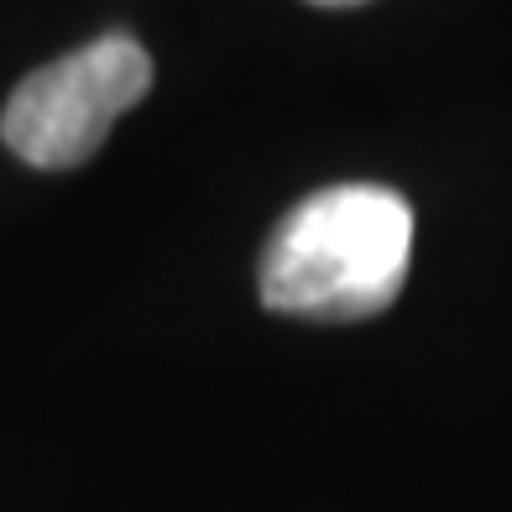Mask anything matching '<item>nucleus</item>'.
<instances>
[{"label": "nucleus", "mask_w": 512, "mask_h": 512, "mask_svg": "<svg viewBox=\"0 0 512 512\" xmlns=\"http://www.w3.org/2000/svg\"><path fill=\"white\" fill-rule=\"evenodd\" d=\"M152 89V58L136 37L105 32L84 42L79 53L58 63H42L27 74L6 110H0V136L6 147L42 173L84 168L105 147L115 121Z\"/></svg>", "instance_id": "nucleus-2"}, {"label": "nucleus", "mask_w": 512, "mask_h": 512, "mask_svg": "<svg viewBox=\"0 0 512 512\" xmlns=\"http://www.w3.org/2000/svg\"><path fill=\"white\" fill-rule=\"evenodd\" d=\"M309 6H361V0H309Z\"/></svg>", "instance_id": "nucleus-3"}, {"label": "nucleus", "mask_w": 512, "mask_h": 512, "mask_svg": "<svg viewBox=\"0 0 512 512\" xmlns=\"http://www.w3.org/2000/svg\"><path fill=\"white\" fill-rule=\"evenodd\" d=\"M413 262V209L382 183H335L298 199L262 251V304L272 314L351 324L403 293Z\"/></svg>", "instance_id": "nucleus-1"}]
</instances>
